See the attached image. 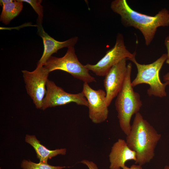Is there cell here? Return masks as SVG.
Masks as SVG:
<instances>
[{"label":"cell","instance_id":"13","mask_svg":"<svg viewBox=\"0 0 169 169\" xmlns=\"http://www.w3.org/2000/svg\"><path fill=\"white\" fill-rule=\"evenodd\" d=\"M26 142L29 144L34 148L37 155V157L40 160V162L47 163L48 159L58 155H64L66 152L65 148L57 149L54 150H49L40 143L34 135H26L25 138Z\"/></svg>","mask_w":169,"mask_h":169},{"label":"cell","instance_id":"5","mask_svg":"<svg viewBox=\"0 0 169 169\" xmlns=\"http://www.w3.org/2000/svg\"><path fill=\"white\" fill-rule=\"evenodd\" d=\"M44 66L49 72L56 70H63L84 83L96 81L85 65L79 61L75 53L74 46L68 47L66 54L62 57L51 56Z\"/></svg>","mask_w":169,"mask_h":169},{"label":"cell","instance_id":"14","mask_svg":"<svg viewBox=\"0 0 169 169\" xmlns=\"http://www.w3.org/2000/svg\"><path fill=\"white\" fill-rule=\"evenodd\" d=\"M23 2L14 0L2 6L0 17V21L5 24H9L14 18L18 15L23 8Z\"/></svg>","mask_w":169,"mask_h":169},{"label":"cell","instance_id":"7","mask_svg":"<svg viewBox=\"0 0 169 169\" xmlns=\"http://www.w3.org/2000/svg\"><path fill=\"white\" fill-rule=\"evenodd\" d=\"M22 71L28 94L36 107L41 109L46 92L45 87L50 72L44 66L38 64L32 71Z\"/></svg>","mask_w":169,"mask_h":169},{"label":"cell","instance_id":"12","mask_svg":"<svg viewBox=\"0 0 169 169\" xmlns=\"http://www.w3.org/2000/svg\"><path fill=\"white\" fill-rule=\"evenodd\" d=\"M110 169H120L129 160H136V152L131 149L124 140L119 139L113 145L109 155Z\"/></svg>","mask_w":169,"mask_h":169},{"label":"cell","instance_id":"22","mask_svg":"<svg viewBox=\"0 0 169 169\" xmlns=\"http://www.w3.org/2000/svg\"><path fill=\"white\" fill-rule=\"evenodd\" d=\"M164 169H169V166H166Z\"/></svg>","mask_w":169,"mask_h":169},{"label":"cell","instance_id":"15","mask_svg":"<svg viewBox=\"0 0 169 169\" xmlns=\"http://www.w3.org/2000/svg\"><path fill=\"white\" fill-rule=\"evenodd\" d=\"M23 169H63L65 166H53L47 163L40 162L35 163L30 161L23 160L21 163Z\"/></svg>","mask_w":169,"mask_h":169},{"label":"cell","instance_id":"4","mask_svg":"<svg viewBox=\"0 0 169 169\" xmlns=\"http://www.w3.org/2000/svg\"><path fill=\"white\" fill-rule=\"evenodd\" d=\"M166 57V54H164L153 62L146 64H139L135 57L130 59L136 65L137 70L136 77L131 83L133 87L141 84H147L149 85L147 90L149 96H166V87L169 84V81L162 83L160 78L159 72Z\"/></svg>","mask_w":169,"mask_h":169},{"label":"cell","instance_id":"10","mask_svg":"<svg viewBox=\"0 0 169 169\" xmlns=\"http://www.w3.org/2000/svg\"><path fill=\"white\" fill-rule=\"evenodd\" d=\"M126 58L112 66L106 74L104 85L106 93V101L109 106L121 90L125 79L127 65Z\"/></svg>","mask_w":169,"mask_h":169},{"label":"cell","instance_id":"11","mask_svg":"<svg viewBox=\"0 0 169 169\" xmlns=\"http://www.w3.org/2000/svg\"><path fill=\"white\" fill-rule=\"evenodd\" d=\"M38 32L42 39L44 50L42 55L37 64L44 66L48 59L54 53L64 47L74 46L78 40V37H75L64 41H59L50 36L44 30L42 23L37 22Z\"/></svg>","mask_w":169,"mask_h":169},{"label":"cell","instance_id":"1","mask_svg":"<svg viewBox=\"0 0 169 169\" xmlns=\"http://www.w3.org/2000/svg\"><path fill=\"white\" fill-rule=\"evenodd\" d=\"M110 7L120 16L124 26L133 27L141 32L147 46L152 41L158 27L169 26V12L166 8L162 9L155 16H150L134 10L125 0H114Z\"/></svg>","mask_w":169,"mask_h":169},{"label":"cell","instance_id":"21","mask_svg":"<svg viewBox=\"0 0 169 169\" xmlns=\"http://www.w3.org/2000/svg\"><path fill=\"white\" fill-rule=\"evenodd\" d=\"M163 79L164 81H169V72L165 74L163 76Z\"/></svg>","mask_w":169,"mask_h":169},{"label":"cell","instance_id":"16","mask_svg":"<svg viewBox=\"0 0 169 169\" xmlns=\"http://www.w3.org/2000/svg\"><path fill=\"white\" fill-rule=\"evenodd\" d=\"M22 2H26L31 5L38 15L37 21L42 23L43 17V7L41 4V0H19Z\"/></svg>","mask_w":169,"mask_h":169},{"label":"cell","instance_id":"3","mask_svg":"<svg viewBox=\"0 0 169 169\" xmlns=\"http://www.w3.org/2000/svg\"><path fill=\"white\" fill-rule=\"evenodd\" d=\"M127 71L123 86L117 96L115 105L117 112L120 127L128 136L131 131L132 116L139 112L142 105L139 94L135 91L131 85V63H128Z\"/></svg>","mask_w":169,"mask_h":169},{"label":"cell","instance_id":"9","mask_svg":"<svg viewBox=\"0 0 169 169\" xmlns=\"http://www.w3.org/2000/svg\"><path fill=\"white\" fill-rule=\"evenodd\" d=\"M88 84L84 83L82 92L88 102L89 117L93 123L100 124L105 121L108 116L106 93L102 89L94 90Z\"/></svg>","mask_w":169,"mask_h":169},{"label":"cell","instance_id":"8","mask_svg":"<svg viewBox=\"0 0 169 169\" xmlns=\"http://www.w3.org/2000/svg\"><path fill=\"white\" fill-rule=\"evenodd\" d=\"M46 86V92L43 100L42 110L71 102L88 107V101L82 92L75 94L67 93L49 79L47 80Z\"/></svg>","mask_w":169,"mask_h":169},{"label":"cell","instance_id":"2","mask_svg":"<svg viewBox=\"0 0 169 169\" xmlns=\"http://www.w3.org/2000/svg\"><path fill=\"white\" fill-rule=\"evenodd\" d=\"M161 137V135L140 112L135 114L126 141L136 153V164L142 166L153 159L155 148Z\"/></svg>","mask_w":169,"mask_h":169},{"label":"cell","instance_id":"17","mask_svg":"<svg viewBox=\"0 0 169 169\" xmlns=\"http://www.w3.org/2000/svg\"><path fill=\"white\" fill-rule=\"evenodd\" d=\"M81 163L86 165L89 169H99L97 165L92 161L87 160H83Z\"/></svg>","mask_w":169,"mask_h":169},{"label":"cell","instance_id":"20","mask_svg":"<svg viewBox=\"0 0 169 169\" xmlns=\"http://www.w3.org/2000/svg\"><path fill=\"white\" fill-rule=\"evenodd\" d=\"M12 0H1L0 1V5L2 7L4 5L12 2Z\"/></svg>","mask_w":169,"mask_h":169},{"label":"cell","instance_id":"18","mask_svg":"<svg viewBox=\"0 0 169 169\" xmlns=\"http://www.w3.org/2000/svg\"><path fill=\"white\" fill-rule=\"evenodd\" d=\"M164 44L167 51L166 63L169 64V35L165 39Z\"/></svg>","mask_w":169,"mask_h":169},{"label":"cell","instance_id":"19","mask_svg":"<svg viewBox=\"0 0 169 169\" xmlns=\"http://www.w3.org/2000/svg\"><path fill=\"white\" fill-rule=\"evenodd\" d=\"M142 166L139 165H132L130 167H129L125 165L122 167L123 169H142Z\"/></svg>","mask_w":169,"mask_h":169},{"label":"cell","instance_id":"6","mask_svg":"<svg viewBox=\"0 0 169 169\" xmlns=\"http://www.w3.org/2000/svg\"><path fill=\"white\" fill-rule=\"evenodd\" d=\"M136 52L131 53L126 48L123 35L117 34L116 42L114 47L107 51L105 55L96 64H87L84 65L89 71L96 75L105 76L110 68L123 59L130 60L135 57Z\"/></svg>","mask_w":169,"mask_h":169}]
</instances>
